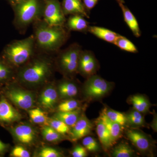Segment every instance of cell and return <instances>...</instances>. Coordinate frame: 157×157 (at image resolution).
Returning <instances> with one entry per match:
<instances>
[{"label":"cell","mask_w":157,"mask_h":157,"mask_svg":"<svg viewBox=\"0 0 157 157\" xmlns=\"http://www.w3.org/2000/svg\"><path fill=\"white\" fill-rule=\"evenodd\" d=\"M36 156L39 157H62L64 156L62 152L50 147H42L36 152Z\"/></svg>","instance_id":"obj_33"},{"label":"cell","mask_w":157,"mask_h":157,"mask_svg":"<svg viewBox=\"0 0 157 157\" xmlns=\"http://www.w3.org/2000/svg\"><path fill=\"white\" fill-rule=\"evenodd\" d=\"M53 55L37 52L15 71L14 81L24 87H40L50 82L55 70Z\"/></svg>","instance_id":"obj_1"},{"label":"cell","mask_w":157,"mask_h":157,"mask_svg":"<svg viewBox=\"0 0 157 157\" xmlns=\"http://www.w3.org/2000/svg\"><path fill=\"white\" fill-rule=\"evenodd\" d=\"M80 101L74 98L63 100L57 105L55 109L56 112H68L73 111L81 108Z\"/></svg>","instance_id":"obj_28"},{"label":"cell","mask_w":157,"mask_h":157,"mask_svg":"<svg viewBox=\"0 0 157 157\" xmlns=\"http://www.w3.org/2000/svg\"><path fill=\"white\" fill-rule=\"evenodd\" d=\"M15 70L0 56V85L5 86L14 81Z\"/></svg>","instance_id":"obj_23"},{"label":"cell","mask_w":157,"mask_h":157,"mask_svg":"<svg viewBox=\"0 0 157 157\" xmlns=\"http://www.w3.org/2000/svg\"><path fill=\"white\" fill-rule=\"evenodd\" d=\"M102 112L112 121L118 124L124 128L128 126L126 116L125 113L116 111L107 107H104Z\"/></svg>","instance_id":"obj_27"},{"label":"cell","mask_w":157,"mask_h":157,"mask_svg":"<svg viewBox=\"0 0 157 157\" xmlns=\"http://www.w3.org/2000/svg\"><path fill=\"white\" fill-rule=\"evenodd\" d=\"M96 132L100 142L105 150H108L115 142L103 123L99 118L96 121Z\"/></svg>","instance_id":"obj_18"},{"label":"cell","mask_w":157,"mask_h":157,"mask_svg":"<svg viewBox=\"0 0 157 157\" xmlns=\"http://www.w3.org/2000/svg\"><path fill=\"white\" fill-rule=\"evenodd\" d=\"M125 135L131 143L141 153L148 154L151 151L153 142L148 135L135 128L127 129Z\"/></svg>","instance_id":"obj_12"},{"label":"cell","mask_w":157,"mask_h":157,"mask_svg":"<svg viewBox=\"0 0 157 157\" xmlns=\"http://www.w3.org/2000/svg\"><path fill=\"white\" fill-rule=\"evenodd\" d=\"M28 111L30 119L33 123L42 126L48 125V118L41 108H33Z\"/></svg>","instance_id":"obj_29"},{"label":"cell","mask_w":157,"mask_h":157,"mask_svg":"<svg viewBox=\"0 0 157 157\" xmlns=\"http://www.w3.org/2000/svg\"><path fill=\"white\" fill-rule=\"evenodd\" d=\"M127 125L132 128L145 127L146 125L143 113L133 109L126 113Z\"/></svg>","instance_id":"obj_26"},{"label":"cell","mask_w":157,"mask_h":157,"mask_svg":"<svg viewBox=\"0 0 157 157\" xmlns=\"http://www.w3.org/2000/svg\"><path fill=\"white\" fill-rule=\"evenodd\" d=\"M10 145L3 142L0 140V156H3L8 151Z\"/></svg>","instance_id":"obj_38"},{"label":"cell","mask_w":157,"mask_h":157,"mask_svg":"<svg viewBox=\"0 0 157 157\" xmlns=\"http://www.w3.org/2000/svg\"><path fill=\"white\" fill-rule=\"evenodd\" d=\"M88 31L99 39L114 44L120 35L104 28L98 26H89Z\"/></svg>","instance_id":"obj_20"},{"label":"cell","mask_w":157,"mask_h":157,"mask_svg":"<svg viewBox=\"0 0 157 157\" xmlns=\"http://www.w3.org/2000/svg\"><path fill=\"white\" fill-rule=\"evenodd\" d=\"M10 156L12 157H30V152L24 146L19 145L14 147L11 150Z\"/></svg>","instance_id":"obj_35"},{"label":"cell","mask_w":157,"mask_h":157,"mask_svg":"<svg viewBox=\"0 0 157 157\" xmlns=\"http://www.w3.org/2000/svg\"><path fill=\"white\" fill-rule=\"evenodd\" d=\"M37 51L56 54L69 38V30L65 25H52L43 19L33 25Z\"/></svg>","instance_id":"obj_2"},{"label":"cell","mask_w":157,"mask_h":157,"mask_svg":"<svg viewBox=\"0 0 157 157\" xmlns=\"http://www.w3.org/2000/svg\"><path fill=\"white\" fill-rule=\"evenodd\" d=\"M98 118L106 127L113 140L115 143L122 137L124 131L123 127L109 120L102 112Z\"/></svg>","instance_id":"obj_17"},{"label":"cell","mask_w":157,"mask_h":157,"mask_svg":"<svg viewBox=\"0 0 157 157\" xmlns=\"http://www.w3.org/2000/svg\"><path fill=\"white\" fill-rule=\"evenodd\" d=\"M48 125L60 134L65 136L69 135L71 128L62 121L53 117L48 118Z\"/></svg>","instance_id":"obj_31"},{"label":"cell","mask_w":157,"mask_h":157,"mask_svg":"<svg viewBox=\"0 0 157 157\" xmlns=\"http://www.w3.org/2000/svg\"><path fill=\"white\" fill-rule=\"evenodd\" d=\"M93 128V124L83 112L76 124L70 128L68 137L75 142L89 135Z\"/></svg>","instance_id":"obj_14"},{"label":"cell","mask_w":157,"mask_h":157,"mask_svg":"<svg viewBox=\"0 0 157 157\" xmlns=\"http://www.w3.org/2000/svg\"><path fill=\"white\" fill-rule=\"evenodd\" d=\"M118 3L123 14L124 20L127 25L135 37H140L141 35V32L136 17L131 11L124 5L123 3Z\"/></svg>","instance_id":"obj_19"},{"label":"cell","mask_w":157,"mask_h":157,"mask_svg":"<svg viewBox=\"0 0 157 157\" xmlns=\"http://www.w3.org/2000/svg\"><path fill=\"white\" fill-rule=\"evenodd\" d=\"M62 7L65 15H79L88 17L81 0H63Z\"/></svg>","instance_id":"obj_16"},{"label":"cell","mask_w":157,"mask_h":157,"mask_svg":"<svg viewBox=\"0 0 157 157\" xmlns=\"http://www.w3.org/2000/svg\"><path fill=\"white\" fill-rule=\"evenodd\" d=\"M82 51L77 43L71 44L67 48L59 51L54 57L56 69L65 77H72L78 73L79 56Z\"/></svg>","instance_id":"obj_5"},{"label":"cell","mask_w":157,"mask_h":157,"mask_svg":"<svg viewBox=\"0 0 157 157\" xmlns=\"http://www.w3.org/2000/svg\"><path fill=\"white\" fill-rule=\"evenodd\" d=\"M20 113L3 95L0 96V125L4 128L18 122L22 119Z\"/></svg>","instance_id":"obj_11"},{"label":"cell","mask_w":157,"mask_h":157,"mask_svg":"<svg viewBox=\"0 0 157 157\" xmlns=\"http://www.w3.org/2000/svg\"><path fill=\"white\" fill-rule=\"evenodd\" d=\"M59 99L55 83L50 82L44 85L37 98V103L43 111H51L55 109Z\"/></svg>","instance_id":"obj_10"},{"label":"cell","mask_w":157,"mask_h":157,"mask_svg":"<svg viewBox=\"0 0 157 157\" xmlns=\"http://www.w3.org/2000/svg\"><path fill=\"white\" fill-rule=\"evenodd\" d=\"M45 2V0H22L12 6L13 24L20 33H25L31 25L42 19Z\"/></svg>","instance_id":"obj_4"},{"label":"cell","mask_w":157,"mask_h":157,"mask_svg":"<svg viewBox=\"0 0 157 157\" xmlns=\"http://www.w3.org/2000/svg\"><path fill=\"white\" fill-rule=\"evenodd\" d=\"M71 154L73 157H86L88 155L87 151L83 146L77 145L72 150Z\"/></svg>","instance_id":"obj_36"},{"label":"cell","mask_w":157,"mask_h":157,"mask_svg":"<svg viewBox=\"0 0 157 157\" xmlns=\"http://www.w3.org/2000/svg\"><path fill=\"white\" fill-rule=\"evenodd\" d=\"M7 1L10 3L11 7H12V6H15L16 4L20 2L22 0H7Z\"/></svg>","instance_id":"obj_39"},{"label":"cell","mask_w":157,"mask_h":157,"mask_svg":"<svg viewBox=\"0 0 157 157\" xmlns=\"http://www.w3.org/2000/svg\"><path fill=\"white\" fill-rule=\"evenodd\" d=\"M41 131L43 139L49 143H57L69 138L67 136L60 134L48 125L42 126Z\"/></svg>","instance_id":"obj_25"},{"label":"cell","mask_w":157,"mask_h":157,"mask_svg":"<svg viewBox=\"0 0 157 157\" xmlns=\"http://www.w3.org/2000/svg\"><path fill=\"white\" fill-rule=\"evenodd\" d=\"M59 0H45L42 19L52 25H65L67 19Z\"/></svg>","instance_id":"obj_9"},{"label":"cell","mask_w":157,"mask_h":157,"mask_svg":"<svg viewBox=\"0 0 157 157\" xmlns=\"http://www.w3.org/2000/svg\"><path fill=\"white\" fill-rule=\"evenodd\" d=\"M135 155V151L126 142L119 144L113 149L111 155L113 157H132Z\"/></svg>","instance_id":"obj_30"},{"label":"cell","mask_w":157,"mask_h":157,"mask_svg":"<svg viewBox=\"0 0 157 157\" xmlns=\"http://www.w3.org/2000/svg\"><path fill=\"white\" fill-rule=\"evenodd\" d=\"M65 24L66 28L69 31L85 32L89 27L83 16L79 15H71Z\"/></svg>","instance_id":"obj_21"},{"label":"cell","mask_w":157,"mask_h":157,"mask_svg":"<svg viewBox=\"0 0 157 157\" xmlns=\"http://www.w3.org/2000/svg\"><path fill=\"white\" fill-rule=\"evenodd\" d=\"M33 35L11 41L4 47L0 56L16 70L27 63L37 52Z\"/></svg>","instance_id":"obj_3"},{"label":"cell","mask_w":157,"mask_h":157,"mask_svg":"<svg viewBox=\"0 0 157 157\" xmlns=\"http://www.w3.org/2000/svg\"><path fill=\"white\" fill-rule=\"evenodd\" d=\"M82 144L87 151L90 152H97L101 149L98 141L94 137L91 136H86L83 137Z\"/></svg>","instance_id":"obj_34"},{"label":"cell","mask_w":157,"mask_h":157,"mask_svg":"<svg viewBox=\"0 0 157 157\" xmlns=\"http://www.w3.org/2000/svg\"><path fill=\"white\" fill-rule=\"evenodd\" d=\"M114 45L121 50L132 53H137L138 50L136 46L125 37L120 36L117 39Z\"/></svg>","instance_id":"obj_32"},{"label":"cell","mask_w":157,"mask_h":157,"mask_svg":"<svg viewBox=\"0 0 157 157\" xmlns=\"http://www.w3.org/2000/svg\"><path fill=\"white\" fill-rule=\"evenodd\" d=\"M1 94L16 107L24 110H28L33 108L36 102L34 93L23 89L15 81L3 86Z\"/></svg>","instance_id":"obj_6"},{"label":"cell","mask_w":157,"mask_h":157,"mask_svg":"<svg viewBox=\"0 0 157 157\" xmlns=\"http://www.w3.org/2000/svg\"><path fill=\"white\" fill-rule=\"evenodd\" d=\"M59 99L74 98L78 95V86L75 82L65 77L56 84Z\"/></svg>","instance_id":"obj_15"},{"label":"cell","mask_w":157,"mask_h":157,"mask_svg":"<svg viewBox=\"0 0 157 157\" xmlns=\"http://www.w3.org/2000/svg\"><path fill=\"white\" fill-rule=\"evenodd\" d=\"M98 66V61L92 52L82 51L78 61V73L88 78L95 74Z\"/></svg>","instance_id":"obj_13"},{"label":"cell","mask_w":157,"mask_h":157,"mask_svg":"<svg viewBox=\"0 0 157 157\" xmlns=\"http://www.w3.org/2000/svg\"><path fill=\"white\" fill-rule=\"evenodd\" d=\"M83 112V109L81 107L73 111L56 112L53 117L62 121L68 126L72 128L76 124Z\"/></svg>","instance_id":"obj_22"},{"label":"cell","mask_w":157,"mask_h":157,"mask_svg":"<svg viewBox=\"0 0 157 157\" xmlns=\"http://www.w3.org/2000/svg\"><path fill=\"white\" fill-rule=\"evenodd\" d=\"M14 141L24 147H33L36 145L39 139L36 129L32 125L22 123L14 126L6 127Z\"/></svg>","instance_id":"obj_7"},{"label":"cell","mask_w":157,"mask_h":157,"mask_svg":"<svg viewBox=\"0 0 157 157\" xmlns=\"http://www.w3.org/2000/svg\"><path fill=\"white\" fill-rule=\"evenodd\" d=\"M113 86L112 82L95 74L87 78L83 86V94L89 100L100 99L108 94Z\"/></svg>","instance_id":"obj_8"},{"label":"cell","mask_w":157,"mask_h":157,"mask_svg":"<svg viewBox=\"0 0 157 157\" xmlns=\"http://www.w3.org/2000/svg\"><path fill=\"white\" fill-rule=\"evenodd\" d=\"M128 101L133 106V109L143 114L148 112L151 107V104L147 98L142 95L131 96Z\"/></svg>","instance_id":"obj_24"},{"label":"cell","mask_w":157,"mask_h":157,"mask_svg":"<svg viewBox=\"0 0 157 157\" xmlns=\"http://www.w3.org/2000/svg\"><path fill=\"white\" fill-rule=\"evenodd\" d=\"M99 0H82L85 8L88 10H90L95 7Z\"/></svg>","instance_id":"obj_37"},{"label":"cell","mask_w":157,"mask_h":157,"mask_svg":"<svg viewBox=\"0 0 157 157\" xmlns=\"http://www.w3.org/2000/svg\"><path fill=\"white\" fill-rule=\"evenodd\" d=\"M118 2H124L123 0H117Z\"/></svg>","instance_id":"obj_41"},{"label":"cell","mask_w":157,"mask_h":157,"mask_svg":"<svg viewBox=\"0 0 157 157\" xmlns=\"http://www.w3.org/2000/svg\"><path fill=\"white\" fill-rule=\"evenodd\" d=\"M3 86L0 85V96H1V90H2V88Z\"/></svg>","instance_id":"obj_40"}]
</instances>
